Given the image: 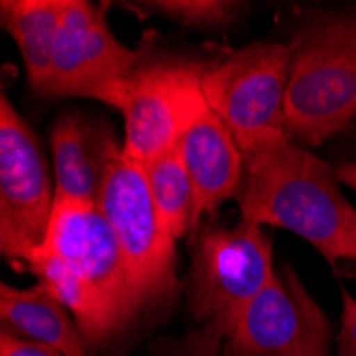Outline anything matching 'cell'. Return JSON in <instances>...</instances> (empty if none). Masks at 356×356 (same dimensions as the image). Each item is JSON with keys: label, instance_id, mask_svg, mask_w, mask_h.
I'll use <instances>...</instances> for the list:
<instances>
[{"label": "cell", "instance_id": "cell-1", "mask_svg": "<svg viewBox=\"0 0 356 356\" xmlns=\"http://www.w3.org/2000/svg\"><path fill=\"white\" fill-rule=\"evenodd\" d=\"M69 307L88 346L131 333L145 314L99 203L56 197L41 250L22 265Z\"/></svg>", "mask_w": 356, "mask_h": 356}, {"label": "cell", "instance_id": "cell-2", "mask_svg": "<svg viewBox=\"0 0 356 356\" xmlns=\"http://www.w3.org/2000/svg\"><path fill=\"white\" fill-rule=\"evenodd\" d=\"M237 194L241 218L295 233L337 271L356 265V207L341 192L335 165L290 135H271L243 149Z\"/></svg>", "mask_w": 356, "mask_h": 356}, {"label": "cell", "instance_id": "cell-3", "mask_svg": "<svg viewBox=\"0 0 356 356\" xmlns=\"http://www.w3.org/2000/svg\"><path fill=\"white\" fill-rule=\"evenodd\" d=\"M280 26L293 51L288 135L309 149L327 145L356 120V3L288 5Z\"/></svg>", "mask_w": 356, "mask_h": 356}, {"label": "cell", "instance_id": "cell-4", "mask_svg": "<svg viewBox=\"0 0 356 356\" xmlns=\"http://www.w3.org/2000/svg\"><path fill=\"white\" fill-rule=\"evenodd\" d=\"M224 54H179L154 43L139 47V62L118 105L128 158L147 165L177 145L188 124L207 107L201 83Z\"/></svg>", "mask_w": 356, "mask_h": 356}, {"label": "cell", "instance_id": "cell-5", "mask_svg": "<svg viewBox=\"0 0 356 356\" xmlns=\"http://www.w3.org/2000/svg\"><path fill=\"white\" fill-rule=\"evenodd\" d=\"M275 273L265 226L245 218L235 224L201 222L190 235L186 309L197 327L211 325L226 337L241 309Z\"/></svg>", "mask_w": 356, "mask_h": 356}, {"label": "cell", "instance_id": "cell-6", "mask_svg": "<svg viewBox=\"0 0 356 356\" xmlns=\"http://www.w3.org/2000/svg\"><path fill=\"white\" fill-rule=\"evenodd\" d=\"M99 207L118 239L141 307L145 314L163 307L177 290L175 239L156 211L145 165L122 152L107 171Z\"/></svg>", "mask_w": 356, "mask_h": 356}, {"label": "cell", "instance_id": "cell-7", "mask_svg": "<svg viewBox=\"0 0 356 356\" xmlns=\"http://www.w3.org/2000/svg\"><path fill=\"white\" fill-rule=\"evenodd\" d=\"M293 51L286 41L258 39L226 51L203 77V96L241 152L271 135H288L286 94Z\"/></svg>", "mask_w": 356, "mask_h": 356}, {"label": "cell", "instance_id": "cell-8", "mask_svg": "<svg viewBox=\"0 0 356 356\" xmlns=\"http://www.w3.org/2000/svg\"><path fill=\"white\" fill-rule=\"evenodd\" d=\"M56 205V177L43 147L17 113L7 92L0 96V252L11 267L43 248Z\"/></svg>", "mask_w": 356, "mask_h": 356}, {"label": "cell", "instance_id": "cell-9", "mask_svg": "<svg viewBox=\"0 0 356 356\" xmlns=\"http://www.w3.org/2000/svg\"><path fill=\"white\" fill-rule=\"evenodd\" d=\"M224 356H333L331 322L290 263L241 309Z\"/></svg>", "mask_w": 356, "mask_h": 356}, {"label": "cell", "instance_id": "cell-10", "mask_svg": "<svg viewBox=\"0 0 356 356\" xmlns=\"http://www.w3.org/2000/svg\"><path fill=\"white\" fill-rule=\"evenodd\" d=\"M137 62L139 49L124 45L111 32L107 5L67 0L45 99H90L118 109Z\"/></svg>", "mask_w": 356, "mask_h": 356}, {"label": "cell", "instance_id": "cell-11", "mask_svg": "<svg viewBox=\"0 0 356 356\" xmlns=\"http://www.w3.org/2000/svg\"><path fill=\"white\" fill-rule=\"evenodd\" d=\"M56 197L99 203L107 171L122 154L113 126L86 111H60L49 128Z\"/></svg>", "mask_w": 356, "mask_h": 356}, {"label": "cell", "instance_id": "cell-12", "mask_svg": "<svg viewBox=\"0 0 356 356\" xmlns=\"http://www.w3.org/2000/svg\"><path fill=\"white\" fill-rule=\"evenodd\" d=\"M197 203V222L224 201L237 199L245 175L243 152L209 105L194 118L177 141Z\"/></svg>", "mask_w": 356, "mask_h": 356}, {"label": "cell", "instance_id": "cell-13", "mask_svg": "<svg viewBox=\"0 0 356 356\" xmlns=\"http://www.w3.org/2000/svg\"><path fill=\"white\" fill-rule=\"evenodd\" d=\"M0 331L43 343L67 356H90V346L83 339L73 314L41 282L30 288H15L3 282Z\"/></svg>", "mask_w": 356, "mask_h": 356}, {"label": "cell", "instance_id": "cell-14", "mask_svg": "<svg viewBox=\"0 0 356 356\" xmlns=\"http://www.w3.org/2000/svg\"><path fill=\"white\" fill-rule=\"evenodd\" d=\"M67 9V0H3L0 3V24L15 41L28 88L37 96H47L56 39Z\"/></svg>", "mask_w": 356, "mask_h": 356}, {"label": "cell", "instance_id": "cell-15", "mask_svg": "<svg viewBox=\"0 0 356 356\" xmlns=\"http://www.w3.org/2000/svg\"><path fill=\"white\" fill-rule=\"evenodd\" d=\"M145 173L156 211L165 229L175 241L190 237L199 226L197 203H194V188L177 145L149 160L145 165Z\"/></svg>", "mask_w": 356, "mask_h": 356}, {"label": "cell", "instance_id": "cell-16", "mask_svg": "<svg viewBox=\"0 0 356 356\" xmlns=\"http://www.w3.org/2000/svg\"><path fill=\"white\" fill-rule=\"evenodd\" d=\"M135 7H143L147 13L167 17L184 28L218 32L235 26L250 5L235 0H152Z\"/></svg>", "mask_w": 356, "mask_h": 356}, {"label": "cell", "instance_id": "cell-17", "mask_svg": "<svg viewBox=\"0 0 356 356\" xmlns=\"http://www.w3.org/2000/svg\"><path fill=\"white\" fill-rule=\"evenodd\" d=\"M224 333L211 325L194 327L179 337H158L152 356H224Z\"/></svg>", "mask_w": 356, "mask_h": 356}, {"label": "cell", "instance_id": "cell-18", "mask_svg": "<svg viewBox=\"0 0 356 356\" xmlns=\"http://www.w3.org/2000/svg\"><path fill=\"white\" fill-rule=\"evenodd\" d=\"M335 356H356V299L341 288V314Z\"/></svg>", "mask_w": 356, "mask_h": 356}, {"label": "cell", "instance_id": "cell-19", "mask_svg": "<svg viewBox=\"0 0 356 356\" xmlns=\"http://www.w3.org/2000/svg\"><path fill=\"white\" fill-rule=\"evenodd\" d=\"M0 356H67V354L47 348L43 343L22 339L7 331H0Z\"/></svg>", "mask_w": 356, "mask_h": 356}, {"label": "cell", "instance_id": "cell-20", "mask_svg": "<svg viewBox=\"0 0 356 356\" xmlns=\"http://www.w3.org/2000/svg\"><path fill=\"white\" fill-rule=\"evenodd\" d=\"M331 143H335L333 149L339 156V163H343V160H356V120L350 126H346Z\"/></svg>", "mask_w": 356, "mask_h": 356}, {"label": "cell", "instance_id": "cell-21", "mask_svg": "<svg viewBox=\"0 0 356 356\" xmlns=\"http://www.w3.org/2000/svg\"><path fill=\"white\" fill-rule=\"evenodd\" d=\"M335 173L343 186H348L356 192V160H343V163H337Z\"/></svg>", "mask_w": 356, "mask_h": 356}]
</instances>
